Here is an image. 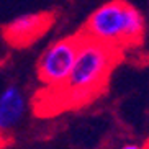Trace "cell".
<instances>
[{
  "instance_id": "obj_1",
  "label": "cell",
  "mask_w": 149,
  "mask_h": 149,
  "mask_svg": "<svg viewBox=\"0 0 149 149\" xmlns=\"http://www.w3.org/2000/svg\"><path fill=\"white\" fill-rule=\"evenodd\" d=\"M120 59L121 48L80 33L79 51L66 84L56 90L46 88L49 97H43L46 103L41 108L51 113V110H69L88 103L103 92Z\"/></svg>"
},
{
  "instance_id": "obj_2",
  "label": "cell",
  "mask_w": 149,
  "mask_h": 149,
  "mask_svg": "<svg viewBox=\"0 0 149 149\" xmlns=\"http://www.w3.org/2000/svg\"><path fill=\"white\" fill-rule=\"evenodd\" d=\"M144 17L125 0H108L95 8L82 28V35L118 48L136 46L144 38Z\"/></svg>"
},
{
  "instance_id": "obj_3",
  "label": "cell",
  "mask_w": 149,
  "mask_h": 149,
  "mask_svg": "<svg viewBox=\"0 0 149 149\" xmlns=\"http://www.w3.org/2000/svg\"><path fill=\"white\" fill-rule=\"evenodd\" d=\"M80 44V31L54 41L43 51L38 61V77L49 90L61 88L69 77Z\"/></svg>"
},
{
  "instance_id": "obj_4",
  "label": "cell",
  "mask_w": 149,
  "mask_h": 149,
  "mask_svg": "<svg viewBox=\"0 0 149 149\" xmlns=\"http://www.w3.org/2000/svg\"><path fill=\"white\" fill-rule=\"evenodd\" d=\"M53 22L51 13H25L13 18L3 28V35L12 46H30L51 28Z\"/></svg>"
},
{
  "instance_id": "obj_5",
  "label": "cell",
  "mask_w": 149,
  "mask_h": 149,
  "mask_svg": "<svg viewBox=\"0 0 149 149\" xmlns=\"http://www.w3.org/2000/svg\"><path fill=\"white\" fill-rule=\"evenodd\" d=\"M26 113V98L22 88L8 85L0 92V131L15 128Z\"/></svg>"
},
{
  "instance_id": "obj_6",
  "label": "cell",
  "mask_w": 149,
  "mask_h": 149,
  "mask_svg": "<svg viewBox=\"0 0 149 149\" xmlns=\"http://www.w3.org/2000/svg\"><path fill=\"white\" fill-rule=\"evenodd\" d=\"M120 149H146V148H144V146L136 144V143H126V144L120 146Z\"/></svg>"
},
{
  "instance_id": "obj_7",
  "label": "cell",
  "mask_w": 149,
  "mask_h": 149,
  "mask_svg": "<svg viewBox=\"0 0 149 149\" xmlns=\"http://www.w3.org/2000/svg\"><path fill=\"white\" fill-rule=\"evenodd\" d=\"M144 148H146V149H149V139H148V143L144 144Z\"/></svg>"
}]
</instances>
